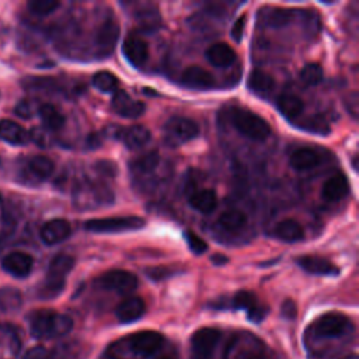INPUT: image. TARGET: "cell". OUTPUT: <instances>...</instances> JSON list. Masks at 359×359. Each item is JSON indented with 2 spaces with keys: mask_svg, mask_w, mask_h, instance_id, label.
<instances>
[{
  "mask_svg": "<svg viewBox=\"0 0 359 359\" xmlns=\"http://www.w3.org/2000/svg\"><path fill=\"white\" fill-rule=\"evenodd\" d=\"M30 329L33 335L40 340L59 338L73 329V320L53 310H38L30 316Z\"/></svg>",
  "mask_w": 359,
  "mask_h": 359,
  "instance_id": "cell-1",
  "label": "cell"
},
{
  "mask_svg": "<svg viewBox=\"0 0 359 359\" xmlns=\"http://www.w3.org/2000/svg\"><path fill=\"white\" fill-rule=\"evenodd\" d=\"M230 121L237 132H240L243 137L252 141L263 142L268 139L271 135L270 124L264 118L252 112L250 110L240 108V107L231 108Z\"/></svg>",
  "mask_w": 359,
  "mask_h": 359,
  "instance_id": "cell-2",
  "label": "cell"
},
{
  "mask_svg": "<svg viewBox=\"0 0 359 359\" xmlns=\"http://www.w3.org/2000/svg\"><path fill=\"white\" fill-rule=\"evenodd\" d=\"M75 267V259L68 254H58L48 265L46 277L40 295L44 299L56 297L65 288V279Z\"/></svg>",
  "mask_w": 359,
  "mask_h": 359,
  "instance_id": "cell-3",
  "label": "cell"
},
{
  "mask_svg": "<svg viewBox=\"0 0 359 359\" xmlns=\"http://www.w3.org/2000/svg\"><path fill=\"white\" fill-rule=\"evenodd\" d=\"M114 202L112 191L101 183H85L75 189L73 204L79 209H93Z\"/></svg>",
  "mask_w": 359,
  "mask_h": 359,
  "instance_id": "cell-4",
  "label": "cell"
},
{
  "mask_svg": "<svg viewBox=\"0 0 359 359\" xmlns=\"http://www.w3.org/2000/svg\"><path fill=\"white\" fill-rule=\"evenodd\" d=\"M164 141L167 145L177 148L184 145L200 135V127L195 121L186 116H173L164 124Z\"/></svg>",
  "mask_w": 359,
  "mask_h": 359,
  "instance_id": "cell-5",
  "label": "cell"
},
{
  "mask_svg": "<svg viewBox=\"0 0 359 359\" xmlns=\"http://www.w3.org/2000/svg\"><path fill=\"white\" fill-rule=\"evenodd\" d=\"M145 225L139 216H114L90 219L85 223V229L93 233H123L143 229Z\"/></svg>",
  "mask_w": 359,
  "mask_h": 359,
  "instance_id": "cell-6",
  "label": "cell"
},
{
  "mask_svg": "<svg viewBox=\"0 0 359 359\" xmlns=\"http://www.w3.org/2000/svg\"><path fill=\"white\" fill-rule=\"evenodd\" d=\"M315 334L324 338H337L351 330V320L342 313H326L313 324Z\"/></svg>",
  "mask_w": 359,
  "mask_h": 359,
  "instance_id": "cell-7",
  "label": "cell"
},
{
  "mask_svg": "<svg viewBox=\"0 0 359 359\" xmlns=\"http://www.w3.org/2000/svg\"><path fill=\"white\" fill-rule=\"evenodd\" d=\"M222 334L218 329L204 327L191 337V359H211Z\"/></svg>",
  "mask_w": 359,
  "mask_h": 359,
  "instance_id": "cell-8",
  "label": "cell"
},
{
  "mask_svg": "<svg viewBox=\"0 0 359 359\" xmlns=\"http://www.w3.org/2000/svg\"><path fill=\"white\" fill-rule=\"evenodd\" d=\"M98 285L107 290L121 295L134 292L138 288V278L125 270H111L98 278Z\"/></svg>",
  "mask_w": 359,
  "mask_h": 359,
  "instance_id": "cell-9",
  "label": "cell"
},
{
  "mask_svg": "<svg viewBox=\"0 0 359 359\" xmlns=\"http://www.w3.org/2000/svg\"><path fill=\"white\" fill-rule=\"evenodd\" d=\"M111 107L119 116L127 118V119H137V118L142 116L146 110L145 104L142 101L134 100L124 90H116L114 93Z\"/></svg>",
  "mask_w": 359,
  "mask_h": 359,
  "instance_id": "cell-10",
  "label": "cell"
},
{
  "mask_svg": "<svg viewBox=\"0 0 359 359\" xmlns=\"http://www.w3.org/2000/svg\"><path fill=\"white\" fill-rule=\"evenodd\" d=\"M164 344V338L161 334L156 331H141L131 337L130 347L131 349L142 356H149L156 353Z\"/></svg>",
  "mask_w": 359,
  "mask_h": 359,
  "instance_id": "cell-11",
  "label": "cell"
},
{
  "mask_svg": "<svg viewBox=\"0 0 359 359\" xmlns=\"http://www.w3.org/2000/svg\"><path fill=\"white\" fill-rule=\"evenodd\" d=\"M72 233V227L71 223L65 219H52L48 220L40 231L41 240L48 245V246H53V245H59L65 242L67 238L71 236Z\"/></svg>",
  "mask_w": 359,
  "mask_h": 359,
  "instance_id": "cell-12",
  "label": "cell"
},
{
  "mask_svg": "<svg viewBox=\"0 0 359 359\" xmlns=\"http://www.w3.org/2000/svg\"><path fill=\"white\" fill-rule=\"evenodd\" d=\"M119 38V24L115 19L110 17L104 20V23L100 26L97 34H96V45L101 55L108 56Z\"/></svg>",
  "mask_w": 359,
  "mask_h": 359,
  "instance_id": "cell-13",
  "label": "cell"
},
{
  "mask_svg": "<svg viewBox=\"0 0 359 359\" xmlns=\"http://www.w3.org/2000/svg\"><path fill=\"white\" fill-rule=\"evenodd\" d=\"M130 150H137L146 146L150 139V131L143 125H131L127 128H118L114 134Z\"/></svg>",
  "mask_w": 359,
  "mask_h": 359,
  "instance_id": "cell-14",
  "label": "cell"
},
{
  "mask_svg": "<svg viewBox=\"0 0 359 359\" xmlns=\"http://www.w3.org/2000/svg\"><path fill=\"white\" fill-rule=\"evenodd\" d=\"M123 52H124V56L127 58V61L132 67L141 68L148 62L149 45L142 38H139L137 35H131L124 41Z\"/></svg>",
  "mask_w": 359,
  "mask_h": 359,
  "instance_id": "cell-15",
  "label": "cell"
},
{
  "mask_svg": "<svg viewBox=\"0 0 359 359\" xmlns=\"http://www.w3.org/2000/svg\"><path fill=\"white\" fill-rule=\"evenodd\" d=\"M231 304H233V308H236V309L247 310L249 317L253 322H263V319L268 313V309L259 304L256 295H253L252 292L242 290V292L236 293Z\"/></svg>",
  "mask_w": 359,
  "mask_h": 359,
  "instance_id": "cell-16",
  "label": "cell"
},
{
  "mask_svg": "<svg viewBox=\"0 0 359 359\" xmlns=\"http://www.w3.org/2000/svg\"><path fill=\"white\" fill-rule=\"evenodd\" d=\"M3 270L16 277V278H26L30 275L33 265H34V259L23 252H13L9 253L5 259H3Z\"/></svg>",
  "mask_w": 359,
  "mask_h": 359,
  "instance_id": "cell-17",
  "label": "cell"
},
{
  "mask_svg": "<svg viewBox=\"0 0 359 359\" xmlns=\"http://www.w3.org/2000/svg\"><path fill=\"white\" fill-rule=\"evenodd\" d=\"M297 265L304 271L312 275H322V277H334L340 272L338 267H335L331 261L317 257V256H304L296 260Z\"/></svg>",
  "mask_w": 359,
  "mask_h": 359,
  "instance_id": "cell-18",
  "label": "cell"
},
{
  "mask_svg": "<svg viewBox=\"0 0 359 359\" xmlns=\"http://www.w3.org/2000/svg\"><path fill=\"white\" fill-rule=\"evenodd\" d=\"M146 310V305L143 299L132 296L125 299L115 309V316L121 323H134L139 320Z\"/></svg>",
  "mask_w": 359,
  "mask_h": 359,
  "instance_id": "cell-19",
  "label": "cell"
},
{
  "mask_svg": "<svg viewBox=\"0 0 359 359\" xmlns=\"http://www.w3.org/2000/svg\"><path fill=\"white\" fill-rule=\"evenodd\" d=\"M183 86L194 90H208L215 85L213 76L201 67H190L182 75Z\"/></svg>",
  "mask_w": 359,
  "mask_h": 359,
  "instance_id": "cell-20",
  "label": "cell"
},
{
  "mask_svg": "<svg viewBox=\"0 0 359 359\" xmlns=\"http://www.w3.org/2000/svg\"><path fill=\"white\" fill-rule=\"evenodd\" d=\"M160 164H161V159H160L159 153L149 152V153L135 159L134 161H131L130 170H131V174L134 177L145 180V178L156 174V173L159 174Z\"/></svg>",
  "mask_w": 359,
  "mask_h": 359,
  "instance_id": "cell-21",
  "label": "cell"
},
{
  "mask_svg": "<svg viewBox=\"0 0 359 359\" xmlns=\"http://www.w3.org/2000/svg\"><path fill=\"white\" fill-rule=\"evenodd\" d=\"M322 163V156L317 150L312 148L296 149L290 157L289 164L296 171H309L316 168Z\"/></svg>",
  "mask_w": 359,
  "mask_h": 359,
  "instance_id": "cell-22",
  "label": "cell"
},
{
  "mask_svg": "<svg viewBox=\"0 0 359 359\" xmlns=\"http://www.w3.org/2000/svg\"><path fill=\"white\" fill-rule=\"evenodd\" d=\"M205 56L209 61V64L215 68H227L233 65L236 61L234 49L225 42H216L211 45L207 49Z\"/></svg>",
  "mask_w": 359,
  "mask_h": 359,
  "instance_id": "cell-23",
  "label": "cell"
},
{
  "mask_svg": "<svg viewBox=\"0 0 359 359\" xmlns=\"http://www.w3.org/2000/svg\"><path fill=\"white\" fill-rule=\"evenodd\" d=\"M349 193L348 180L344 174H334L323 184L322 197L329 202H335L345 198Z\"/></svg>",
  "mask_w": 359,
  "mask_h": 359,
  "instance_id": "cell-24",
  "label": "cell"
},
{
  "mask_svg": "<svg viewBox=\"0 0 359 359\" xmlns=\"http://www.w3.org/2000/svg\"><path fill=\"white\" fill-rule=\"evenodd\" d=\"M0 138L15 146H23L30 142L28 132L12 119H2L0 121Z\"/></svg>",
  "mask_w": 359,
  "mask_h": 359,
  "instance_id": "cell-25",
  "label": "cell"
},
{
  "mask_svg": "<svg viewBox=\"0 0 359 359\" xmlns=\"http://www.w3.org/2000/svg\"><path fill=\"white\" fill-rule=\"evenodd\" d=\"M274 234L285 243H297L302 242L305 238L302 225L295 219H283L279 223H277Z\"/></svg>",
  "mask_w": 359,
  "mask_h": 359,
  "instance_id": "cell-26",
  "label": "cell"
},
{
  "mask_svg": "<svg viewBox=\"0 0 359 359\" xmlns=\"http://www.w3.org/2000/svg\"><path fill=\"white\" fill-rule=\"evenodd\" d=\"M190 205L200 213H212L218 207V195L211 189L195 191L190 197Z\"/></svg>",
  "mask_w": 359,
  "mask_h": 359,
  "instance_id": "cell-27",
  "label": "cell"
},
{
  "mask_svg": "<svg viewBox=\"0 0 359 359\" xmlns=\"http://www.w3.org/2000/svg\"><path fill=\"white\" fill-rule=\"evenodd\" d=\"M38 115L42 124L49 131H59L65 125V116L52 104H41L38 108Z\"/></svg>",
  "mask_w": 359,
  "mask_h": 359,
  "instance_id": "cell-28",
  "label": "cell"
},
{
  "mask_svg": "<svg viewBox=\"0 0 359 359\" xmlns=\"http://www.w3.org/2000/svg\"><path fill=\"white\" fill-rule=\"evenodd\" d=\"M277 107L285 118L295 119L304 112L305 103L301 97H297L295 94H282L277 100Z\"/></svg>",
  "mask_w": 359,
  "mask_h": 359,
  "instance_id": "cell-29",
  "label": "cell"
},
{
  "mask_svg": "<svg viewBox=\"0 0 359 359\" xmlns=\"http://www.w3.org/2000/svg\"><path fill=\"white\" fill-rule=\"evenodd\" d=\"M218 225L226 231H240L247 225V216L238 209H229L219 216Z\"/></svg>",
  "mask_w": 359,
  "mask_h": 359,
  "instance_id": "cell-30",
  "label": "cell"
},
{
  "mask_svg": "<svg viewBox=\"0 0 359 359\" xmlns=\"http://www.w3.org/2000/svg\"><path fill=\"white\" fill-rule=\"evenodd\" d=\"M28 171L38 182H44V180L49 178L55 171L53 161L46 156H34L30 159L27 164Z\"/></svg>",
  "mask_w": 359,
  "mask_h": 359,
  "instance_id": "cell-31",
  "label": "cell"
},
{
  "mask_svg": "<svg viewBox=\"0 0 359 359\" xmlns=\"http://www.w3.org/2000/svg\"><path fill=\"white\" fill-rule=\"evenodd\" d=\"M249 87L254 93L267 94V93L274 90L275 80L270 73H267L264 71H260V69H256L249 76Z\"/></svg>",
  "mask_w": 359,
  "mask_h": 359,
  "instance_id": "cell-32",
  "label": "cell"
},
{
  "mask_svg": "<svg viewBox=\"0 0 359 359\" xmlns=\"http://www.w3.org/2000/svg\"><path fill=\"white\" fill-rule=\"evenodd\" d=\"M23 304V296L19 289L6 286L0 289V310L13 312Z\"/></svg>",
  "mask_w": 359,
  "mask_h": 359,
  "instance_id": "cell-33",
  "label": "cell"
},
{
  "mask_svg": "<svg viewBox=\"0 0 359 359\" xmlns=\"http://www.w3.org/2000/svg\"><path fill=\"white\" fill-rule=\"evenodd\" d=\"M137 20L145 31H155L160 27L161 23L160 13L155 6H145L143 9L138 10Z\"/></svg>",
  "mask_w": 359,
  "mask_h": 359,
  "instance_id": "cell-34",
  "label": "cell"
},
{
  "mask_svg": "<svg viewBox=\"0 0 359 359\" xmlns=\"http://www.w3.org/2000/svg\"><path fill=\"white\" fill-rule=\"evenodd\" d=\"M296 10H288V9H272L265 19V23L271 28H282L288 26L293 17Z\"/></svg>",
  "mask_w": 359,
  "mask_h": 359,
  "instance_id": "cell-35",
  "label": "cell"
},
{
  "mask_svg": "<svg viewBox=\"0 0 359 359\" xmlns=\"http://www.w3.org/2000/svg\"><path fill=\"white\" fill-rule=\"evenodd\" d=\"M299 78H301V82L306 86H317L323 82L324 78L323 68L319 64H308L302 68Z\"/></svg>",
  "mask_w": 359,
  "mask_h": 359,
  "instance_id": "cell-36",
  "label": "cell"
},
{
  "mask_svg": "<svg viewBox=\"0 0 359 359\" xmlns=\"http://www.w3.org/2000/svg\"><path fill=\"white\" fill-rule=\"evenodd\" d=\"M93 86L103 93H115L118 87V79L110 72H97L93 76Z\"/></svg>",
  "mask_w": 359,
  "mask_h": 359,
  "instance_id": "cell-37",
  "label": "cell"
},
{
  "mask_svg": "<svg viewBox=\"0 0 359 359\" xmlns=\"http://www.w3.org/2000/svg\"><path fill=\"white\" fill-rule=\"evenodd\" d=\"M28 10L38 17H45L52 15L56 9L61 8V3L56 0H33L28 5Z\"/></svg>",
  "mask_w": 359,
  "mask_h": 359,
  "instance_id": "cell-38",
  "label": "cell"
},
{
  "mask_svg": "<svg viewBox=\"0 0 359 359\" xmlns=\"http://www.w3.org/2000/svg\"><path fill=\"white\" fill-rule=\"evenodd\" d=\"M302 128H305L306 131L309 132H313V134H320V135H327L330 132V127L327 124L326 119L320 115H316V116H310L308 118L306 121L304 123Z\"/></svg>",
  "mask_w": 359,
  "mask_h": 359,
  "instance_id": "cell-39",
  "label": "cell"
},
{
  "mask_svg": "<svg viewBox=\"0 0 359 359\" xmlns=\"http://www.w3.org/2000/svg\"><path fill=\"white\" fill-rule=\"evenodd\" d=\"M41 104H37L34 100H21L16 108H15V114L23 119H30L33 118L35 114H38V108Z\"/></svg>",
  "mask_w": 359,
  "mask_h": 359,
  "instance_id": "cell-40",
  "label": "cell"
},
{
  "mask_svg": "<svg viewBox=\"0 0 359 359\" xmlns=\"http://www.w3.org/2000/svg\"><path fill=\"white\" fill-rule=\"evenodd\" d=\"M184 237H186V242L190 247V250L194 253V254H204L207 250H208V245L205 243V240H202V238L194 233V231H186L184 233Z\"/></svg>",
  "mask_w": 359,
  "mask_h": 359,
  "instance_id": "cell-41",
  "label": "cell"
},
{
  "mask_svg": "<svg viewBox=\"0 0 359 359\" xmlns=\"http://www.w3.org/2000/svg\"><path fill=\"white\" fill-rule=\"evenodd\" d=\"M233 359H265V355L257 348H245L238 351Z\"/></svg>",
  "mask_w": 359,
  "mask_h": 359,
  "instance_id": "cell-42",
  "label": "cell"
},
{
  "mask_svg": "<svg viewBox=\"0 0 359 359\" xmlns=\"http://www.w3.org/2000/svg\"><path fill=\"white\" fill-rule=\"evenodd\" d=\"M245 27H246V15L238 17V19L236 20L233 28H231V38H233L236 42H240V41H242L243 34H245Z\"/></svg>",
  "mask_w": 359,
  "mask_h": 359,
  "instance_id": "cell-43",
  "label": "cell"
},
{
  "mask_svg": "<svg viewBox=\"0 0 359 359\" xmlns=\"http://www.w3.org/2000/svg\"><path fill=\"white\" fill-rule=\"evenodd\" d=\"M344 105L345 108L348 110V112L356 118L358 116V110H359V98H358V93L356 91H352L349 93L345 98H344Z\"/></svg>",
  "mask_w": 359,
  "mask_h": 359,
  "instance_id": "cell-44",
  "label": "cell"
},
{
  "mask_svg": "<svg viewBox=\"0 0 359 359\" xmlns=\"http://www.w3.org/2000/svg\"><path fill=\"white\" fill-rule=\"evenodd\" d=\"M28 135H30V141L37 143L40 148H46L49 145L48 135L45 134L44 130L34 128V130H31V132H28Z\"/></svg>",
  "mask_w": 359,
  "mask_h": 359,
  "instance_id": "cell-45",
  "label": "cell"
},
{
  "mask_svg": "<svg viewBox=\"0 0 359 359\" xmlns=\"http://www.w3.org/2000/svg\"><path fill=\"white\" fill-rule=\"evenodd\" d=\"M23 359H49V352H48L46 348H44L41 345H37V347L30 348L24 353Z\"/></svg>",
  "mask_w": 359,
  "mask_h": 359,
  "instance_id": "cell-46",
  "label": "cell"
},
{
  "mask_svg": "<svg viewBox=\"0 0 359 359\" xmlns=\"http://www.w3.org/2000/svg\"><path fill=\"white\" fill-rule=\"evenodd\" d=\"M145 274H148V277L153 281H161L163 278H167L173 274V271L167 267H157V268H148V271H145Z\"/></svg>",
  "mask_w": 359,
  "mask_h": 359,
  "instance_id": "cell-47",
  "label": "cell"
},
{
  "mask_svg": "<svg viewBox=\"0 0 359 359\" xmlns=\"http://www.w3.org/2000/svg\"><path fill=\"white\" fill-rule=\"evenodd\" d=\"M281 312H282V316H283L285 319L293 320V319L296 317V315H297V308H296L295 302H292V301H285L283 305H282Z\"/></svg>",
  "mask_w": 359,
  "mask_h": 359,
  "instance_id": "cell-48",
  "label": "cell"
},
{
  "mask_svg": "<svg viewBox=\"0 0 359 359\" xmlns=\"http://www.w3.org/2000/svg\"><path fill=\"white\" fill-rule=\"evenodd\" d=\"M97 170L101 174H105V175H110V177L115 175V173H116V167L111 161H98L97 163Z\"/></svg>",
  "mask_w": 359,
  "mask_h": 359,
  "instance_id": "cell-49",
  "label": "cell"
},
{
  "mask_svg": "<svg viewBox=\"0 0 359 359\" xmlns=\"http://www.w3.org/2000/svg\"><path fill=\"white\" fill-rule=\"evenodd\" d=\"M211 261H212L213 264H216V265H223V264H226L229 260H227V257H225V256H222V254H215V256H212Z\"/></svg>",
  "mask_w": 359,
  "mask_h": 359,
  "instance_id": "cell-50",
  "label": "cell"
},
{
  "mask_svg": "<svg viewBox=\"0 0 359 359\" xmlns=\"http://www.w3.org/2000/svg\"><path fill=\"white\" fill-rule=\"evenodd\" d=\"M352 163H353V168H355V170H358V156H353Z\"/></svg>",
  "mask_w": 359,
  "mask_h": 359,
  "instance_id": "cell-51",
  "label": "cell"
},
{
  "mask_svg": "<svg viewBox=\"0 0 359 359\" xmlns=\"http://www.w3.org/2000/svg\"><path fill=\"white\" fill-rule=\"evenodd\" d=\"M344 359H359V358H358V355H355V353H351V355L345 356Z\"/></svg>",
  "mask_w": 359,
  "mask_h": 359,
  "instance_id": "cell-52",
  "label": "cell"
},
{
  "mask_svg": "<svg viewBox=\"0 0 359 359\" xmlns=\"http://www.w3.org/2000/svg\"><path fill=\"white\" fill-rule=\"evenodd\" d=\"M160 359H170V358H160Z\"/></svg>",
  "mask_w": 359,
  "mask_h": 359,
  "instance_id": "cell-53",
  "label": "cell"
},
{
  "mask_svg": "<svg viewBox=\"0 0 359 359\" xmlns=\"http://www.w3.org/2000/svg\"><path fill=\"white\" fill-rule=\"evenodd\" d=\"M0 201H2V197H0Z\"/></svg>",
  "mask_w": 359,
  "mask_h": 359,
  "instance_id": "cell-54",
  "label": "cell"
}]
</instances>
